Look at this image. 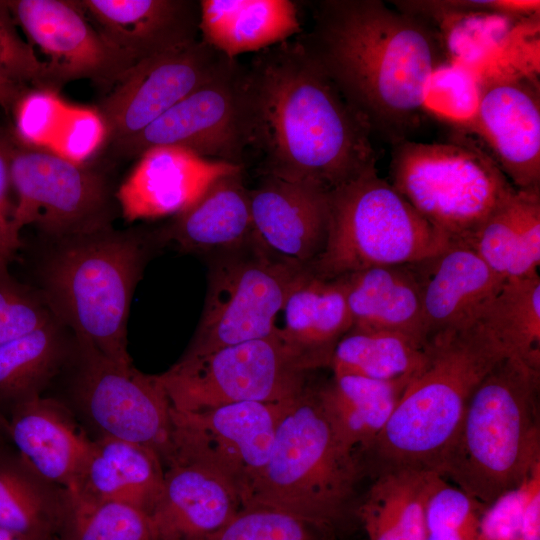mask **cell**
<instances>
[{
	"label": "cell",
	"instance_id": "obj_1",
	"mask_svg": "<svg viewBox=\"0 0 540 540\" xmlns=\"http://www.w3.org/2000/svg\"><path fill=\"white\" fill-rule=\"evenodd\" d=\"M313 27L296 36L365 122L392 144L419 125L444 47L421 17L379 0L311 3Z\"/></svg>",
	"mask_w": 540,
	"mask_h": 540
},
{
	"label": "cell",
	"instance_id": "obj_2",
	"mask_svg": "<svg viewBox=\"0 0 540 540\" xmlns=\"http://www.w3.org/2000/svg\"><path fill=\"white\" fill-rule=\"evenodd\" d=\"M248 68L262 176L330 192L376 166L369 128L296 37L255 53Z\"/></svg>",
	"mask_w": 540,
	"mask_h": 540
},
{
	"label": "cell",
	"instance_id": "obj_3",
	"mask_svg": "<svg viewBox=\"0 0 540 540\" xmlns=\"http://www.w3.org/2000/svg\"><path fill=\"white\" fill-rule=\"evenodd\" d=\"M540 369L505 357L469 397L438 474L484 505L540 467Z\"/></svg>",
	"mask_w": 540,
	"mask_h": 540
},
{
	"label": "cell",
	"instance_id": "obj_4",
	"mask_svg": "<svg viewBox=\"0 0 540 540\" xmlns=\"http://www.w3.org/2000/svg\"><path fill=\"white\" fill-rule=\"evenodd\" d=\"M505 357L504 349L479 320L431 338L422 363L368 453L379 463L380 472L438 473L470 395Z\"/></svg>",
	"mask_w": 540,
	"mask_h": 540
},
{
	"label": "cell",
	"instance_id": "obj_5",
	"mask_svg": "<svg viewBox=\"0 0 540 540\" xmlns=\"http://www.w3.org/2000/svg\"><path fill=\"white\" fill-rule=\"evenodd\" d=\"M60 244L42 274V298L53 317L73 329L79 346L132 363L127 320L145 260L142 239L109 227Z\"/></svg>",
	"mask_w": 540,
	"mask_h": 540
},
{
	"label": "cell",
	"instance_id": "obj_6",
	"mask_svg": "<svg viewBox=\"0 0 540 540\" xmlns=\"http://www.w3.org/2000/svg\"><path fill=\"white\" fill-rule=\"evenodd\" d=\"M360 472L359 456L334 433L319 386L308 384L280 419L267 463L243 508L279 510L327 527L345 514Z\"/></svg>",
	"mask_w": 540,
	"mask_h": 540
},
{
	"label": "cell",
	"instance_id": "obj_7",
	"mask_svg": "<svg viewBox=\"0 0 540 540\" xmlns=\"http://www.w3.org/2000/svg\"><path fill=\"white\" fill-rule=\"evenodd\" d=\"M330 218L325 248L310 271L335 279L366 268L403 265L450 245L372 167L329 192Z\"/></svg>",
	"mask_w": 540,
	"mask_h": 540
},
{
	"label": "cell",
	"instance_id": "obj_8",
	"mask_svg": "<svg viewBox=\"0 0 540 540\" xmlns=\"http://www.w3.org/2000/svg\"><path fill=\"white\" fill-rule=\"evenodd\" d=\"M390 175L426 221L463 246L516 191L491 156L471 144L395 143Z\"/></svg>",
	"mask_w": 540,
	"mask_h": 540
},
{
	"label": "cell",
	"instance_id": "obj_9",
	"mask_svg": "<svg viewBox=\"0 0 540 540\" xmlns=\"http://www.w3.org/2000/svg\"><path fill=\"white\" fill-rule=\"evenodd\" d=\"M313 370L275 332L202 356H183L158 377L174 410L197 411L239 402L295 399Z\"/></svg>",
	"mask_w": 540,
	"mask_h": 540
},
{
	"label": "cell",
	"instance_id": "obj_10",
	"mask_svg": "<svg viewBox=\"0 0 540 540\" xmlns=\"http://www.w3.org/2000/svg\"><path fill=\"white\" fill-rule=\"evenodd\" d=\"M256 94L248 66L227 62L133 138L111 148L119 157H140L158 146H177L198 156L243 166L254 150Z\"/></svg>",
	"mask_w": 540,
	"mask_h": 540
},
{
	"label": "cell",
	"instance_id": "obj_11",
	"mask_svg": "<svg viewBox=\"0 0 540 540\" xmlns=\"http://www.w3.org/2000/svg\"><path fill=\"white\" fill-rule=\"evenodd\" d=\"M215 263L205 305L184 357L268 337L290 291L309 269L278 260L253 240Z\"/></svg>",
	"mask_w": 540,
	"mask_h": 540
},
{
	"label": "cell",
	"instance_id": "obj_12",
	"mask_svg": "<svg viewBox=\"0 0 540 540\" xmlns=\"http://www.w3.org/2000/svg\"><path fill=\"white\" fill-rule=\"evenodd\" d=\"M10 179L17 196L11 227L19 238L27 225L60 240L110 227L107 181L84 164L17 141Z\"/></svg>",
	"mask_w": 540,
	"mask_h": 540
},
{
	"label": "cell",
	"instance_id": "obj_13",
	"mask_svg": "<svg viewBox=\"0 0 540 540\" xmlns=\"http://www.w3.org/2000/svg\"><path fill=\"white\" fill-rule=\"evenodd\" d=\"M295 399L239 402L197 411L172 408L168 458L190 460L216 472L238 490L243 506L267 463L278 423Z\"/></svg>",
	"mask_w": 540,
	"mask_h": 540
},
{
	"label": "cell",
	"instance_id": "obj_14",
	"mask_svg": "<svg viewBox=\"0 0 540 540\" xmlns=\"http://www.w3.org/2000/svg\"><path fill=\"white\" fill-rule=\"evenodd\" d=\"M77 401L101 436L145 446L162 462L171 452L172 406L158 375L81 347Z\"/></svg>",
	"mask_w": 540,
	"mask_h": 540
},
{
	"label": "cell",
	"instance_id": "obj_15",
	"mask_svg": "<svg viewBox=\"0 0 540 540\" xmlns=\"http://www.w3.org/2000/svg\"><path fill=\"white\" fill-rule=\"evenodd\" d=\"M228 59L199 38L135 63L97 107L106 126L105 144L112 148L139 134Z\"/></svg>",
	"mask_w": 540,
	"mask_h": 540
},
{
	"label": "cell",
	"instance_id": "obj_16",
	"mask_svg": "<svg viewBox=\"0 0 540 540\" xmlns=\"http://www.w3.org/2000/svg\"><path fill=\"white\" fill-rule=\"evenodd\" d=\"M7 3L30 43L48 57L45 61L57 89L87 79L110 91L136 63L90 24L77 1Z\"/></svg>",
	"mask_w": 540,
	"mask_h": 540
},
{
	"label": "cell",
	"instance_id": "obj_17",
	"mask_svg": "<svg viewBox=\"0 0 540 540\" xmlns=\"http://www.w3.org/2000/svg\"><path fill=\"white\" fill-rule=\"evenodd\" d=\"M481 81L469 129L484 140L516 189L540 187L539 86L522 73Z\"/></svg>",
	"mask_w": 540,
	"mask_h": 540
},
{
	"label": "cell",
	"instance_id": "obj_18",
	"mask_svg": "<svg viewBox=\"0 0 540 540\" xmlns=\"http://www.w3.org/2000/svg\"><path fill=\"white\" fill-rule=\"evenodd\" d=\"M249 198L256 244L278 260L310 269L327 242L329 192L262 176Z\"/></svg>",
	"mask_w": 540,
	"mask_h": 540
},
{
	"label": "cell",
	"instance_id": "obj_19",
	"mask_svg": "<svg viewBox=\"0 0 540 540\" xmlns=\"http://www.w3.org/2000/svg\"><path fill=\"white\" fill-rule=\"evenodd\" d=\"M410 266L419 287L428 341L475 322L505 282L463 245L450 244Z\"/></svg>",
	"mask_w": 540,
	"mask_h": 540
},
{
	"label": "cell",
	"instance_id": "obj_20",
	"mask_svg": "<svg viewBox=\"0 0 540 540\" xmlns=\"http://www.w3.org/2000/svg\"><path fill=\"white\" fill-rule=\"evenodd\" d=\"M238 165L202 158L177 146L145 151L121 184L116 199L128 221L178 215L220 175Z\"/></svg>",
	"mask_w": 540,
	"mask_h": 540
},
{
	"label": "cell",
	"instance_id": "obj_21",
	"mask_svg": "<svg viewBox=\"0 0 540 540\" xmlns=\"http://www.w3.org/2000/svg\"><path fill=\"white\" fill-rule=\"evenodd\" d=\"M243 508L238 490L211 469L179 457L164 462L151 513L159 540H208Z\"/></svg>",
	"mask_w": 540,
	"mask_h": 540
},
{
	"label": "cell",
	"instance_id": "obj_22",
	"mask_svg": "<svg viewBox=\"0 0 540 540\" xmlns=\"http://www.w3.org/2000/svg\"><path fill=\"white\" fill-rule=\"evenodd\" d=\"M100 33L136 63L200 37V4L194 0L77 1Z\"/></svg>",
	"mask_w": 540,
	"mask_h": 540
},
{
	"label": "cell",
	"instance_id": "obj_23",
	"mask_svg": "<svg viewBox=\"0 0 540 540\" xmlns=\"http://www.w3.org/2000/svg\"><path fill=\"white\" fill-rule=\"evenodd\" d=\"M19 455L44 480L73 491L93 440L59 402L36 396L13 406L8 424Z\"/></svg>",
	"mask_w": 540,
	"mask_h": 540
},
{
	"label": "cell",
	"instance_id": "obj_24",
	"mask_svg": "<svg viewBox=\"0 0 540 540\" xmlns=\"http://www.w3.org/2000/svg\"><path fill=\"white\" fill-rule=\"evenodd\" d=\"M351 318L342 277L324 279L307 270L286 298L275 324L278 336L314 367H330Z\"/></svg>",
	"mask_w": 540,
	"mask_h": 540
},
{
	"label": "cell",
	"instance_id": "obj_25",
	"mask_svg": "<svg viewBox=\"0 0 540 540\" xmlns=\"http://www.w3.org/2000/svg\"><path fill=\"white\" fill-rule=\"evenodd\" d=\"M160 238L186 251L228 252L251 243L254 227L243 166L217 177L191 207L174 216Z\"/></svg>",
	"mask_w": 540,
	"mask_h": 540
},
{
	"label": "cell",
	"instance_id": "obj_26",
	"mask_svg": "<svg viewBox=\"0 0 540 540\" xmlns=\"http://www.w3.org/2000/svg\"><path fill=\"white\" fill-rule=\"evenodd\" d=\"M12 117L17 141L84 164L106 141L107 131L97 108L70 104L57 91L31 89Z\"/></svg>",
	"mask_w": 540,
	"mask_h": 540
},
{
	"label": "cell",
	"instance_id": "obj_27",
	"mask_svg": "<svg viewBox=\"0 0 540 540\" xmlns=\"http://www.w3.org/2000/svg\"><path fill=\"white\" fill-rule=\"evenodd\" d=\"M164 465L150 448L100 436L71 494L90 500L118 501L151 516L162 492Z\"/></svg>",
	"mask_w": 540,
	"mask_h": 540
},
{
	"label": "cell",
	"instance_id": "obj_28",
	"mask_svg": "<svg viewBox=\"0 0 540 540\" xmlns=\"http://www.w3.org/2000/svg\"><path fill=\"white\" fill-rule=\"evenodd\" d=\"M341 277L351 328L397 332L427 344L419 287L410 263L370 267Z\"/></svg>",
	"mask_w": 540,
	"mask_h": 540
},
{
	"label": "cell",
	"instance_id": "obj_29",
	"mask_svg": "<svg viewBox=\"0 0 540 540\" xmlns=\"http://www.w3.org/2000/svg\"><path fill=\"white\" fill-rule=\"evenodd\" d=\"M200 38L230 59L300 35L290 0H200Z\"/></svg>",
	"mask_w": 540,
	"mask_h": 540
},
{
	"label": "cell",
	"instance_id": "obj_30",
	"mask_svg": "<svg viewBox=\"0 0 540 540\" xmlns=\"http://www.w3.org/2000/svg\"><path fill=\"white\" fill-rule=\"evenodd\" d=\"M466 247L505 280L538 273L540 187L516 189L480 225Z\"/></svg>",
	"mask_w": 540,
	"mask_h": 540
},
{
	"label": "cell",
	"instance_id": "obj_31",
	"mask_svg": "<svg viewBox=\"0 0 540 540\" xmlns=\"http://www.w3.org/2000/svg\"><path fill=\"white\" fill-rule=\"evenodd\" d=\"M409 377L377 380L333 375L319 386L320 397L340 443L357 456L369 453L389 421Z\"/></svg>",
	"mask_w": 540,
	"mask_h": 540
},
{
	"label": "cell",
	"instance_id": "obj_32",
	"mask_svg": "<svg viewBox=\"0 0 540 540\" xmlns=\"http://www.w3.org/2000/svg\"><path fill=\"white\" fill-rule=\"evenodd\" d=\"M69 491L41 478L19 455L0 457V528L29 540H62Z\"/></svg>",
	"mask_w": 540,
	"mask_h": 540
},
{
	"label": "cell",
	"instance_id": "obj_33",
	"mask_svg": "<svg viewBox=\"0 0 540 540\" xmlns=\"http://www.w3.org/2000/svg\"><path fill=\"white\" fill-rule=\"evenodd\" d=\"M508 357L540 369V276L507 279L478 319Z\"/></svg>",
	"mask_w": 540,
	"mask_h": 540
},
{
	"label": "cell",
	"instance_id": "obj_34",
	"mask_svg": "<svg viewBox=\"0 0 540 540\" xmlns=\"http://www.w3.org/2000/svg\"><path fill=\"white\" fill-rule=\"evenodd\" d=\"M426 345L397 332L350 328L337 343L330 367L333 375L377 380L405 378L422 363Z\"/></svg>",
	"mask_w": 540,
	"mask_h": 540
},
{
	"label": "cell",
	"instance_id": "obj_35",
	"mask_svg": "<svg viewBox=\"0 0 540 540\" xmlns=\"http://www.w3.org/2000/svg\"><path fill=\"white\" fill-rule=\"evenodd\" d=\"M56 323L0 344V403L40 396L57 373L65 348Z\"/></svg>",
	"mask_w": 540,
	"mask_h": 540
},
{
	"label": "cell",
	"instance_id": "obj_36",
	"mask_svg": "<svg viewBox=\"0 0 540 540\" xmlns=\"http://www.w3.org/2000/svg\"><path fill=\"white\" fill-rule=\"evenodd\" d=\"M70 494L62 540H159L151 516L118 501L90 500Z\"/></svg>",
	"mask_w": 540,
	"mask_h": 540
},
{
	"label": "cell",
	"instance_id": "obj_37",
	"mask_svg": "<svg viewBox=\"0 0 540 540\" xmlns=\"http://www.w3.org/2000/svg\"><path fill=\"white\" fill-rule=\"evenodd\" d=\"M481 91L482 81L475 67L445 61L430 77L424 97V112L469 128L478 108Z\"/></svg>",
	"mask_w": 540,
	"mask_h": 540
},
{
	"label": "cell",
	"instance_id": "obj_38",
	"mask_svg": "<svg viewBox=\"0 0 540 540\" xmlns=\"http://www.w3.org/2000/svg\"><path fill=\"white\" fill-rule=\"evenodd\" d=\"M10 260L0 256V344L56 320L43 298L11 275Z\"/></svg>",
	"mask_w": 540,
	"mask_h": 540
},
{
	"label": "cell",
	"instance_id": "obj_39",
	"mask_svg": "<svg viewBox=\"0 0 540 540\" xmlns=\"http://www.w3.org/2000/svg\"><path fill=\"white\" fill-rule=\"evenodd\" d=\"M17 25L7 1L0 0V74L32 89L57 91L47 62L37 56Z\"/></svg>",
	"mask_w": 540,
	"mask_h": 540
},
{
	"label": "cell",
	"instance_id": "obj_40",
	"mask_svg": "<svg viewBox=\"0 0 540 540\" xmlns=\"http://www.w3.org/2000/svg\"><path fill=\"white\" fill-rule=\"evenodd\" d=\"M313 527L315 526L279 510L242 508L226 526L208 540H318Z\"/></svg>",
	"mask_w": 540,
	"mask_h": 540
},
{
	"label": "cell",
	"instance_id": "obj_41",
	"mask_svg": "<svg viewBox=\"0 0 540 540\" xmlns=\"http://www.w3.org/2000/svg\"><path fill=\"white\" fill-rule=\"evenodd\" d=\"M530 478L485 506L480 517L477 540H521L522 517L528 498Z\"/></svg>",
	"mask_w": 540,
	"mask_h": 540
},
{
	"label": "cell",
	"instance_id": "obj_42",
	"mask_svg": "<svg viewBox=\"0 0 540 540\" xmlns=\"http://www.w3.org/2000/svg\"><path fill=\"white\" fill-rule=\"evenodd\" d=\"M17 145L12 130L0 126V256L12 258L21 240L11 227L13 205L9 203L10 166Z\"/></svg>",
	"mask_w": 540,
	"mask_h": 540
},
{
	"label": "cell",
	"instance_id": "obj_43",
	"mask_svg": "<svg viewBox=\"0 0 540 540\" xmlns=\"http://www.w3.org/2000/svg\"><path fill=\"white\" fill-rule=\"evenodd\" d=\"M358 515L369 540H406L386 501L374 484L359 506Z\"/></svg>",
	"mask_w": 540,
	"mask_h": 540
},
{
	"label": "cell",
	"instance_id": "obj_44",
	"mask_svg": "<svg viewBox=\"0 0 540 540\" xmlns=\"http://www.w3.org/2000/svg\"><path fill=\"white\" fill-rule=\"evenodd\" d=\"M521 540H540V469L531 480L522 517Z\"/></svg>",
	"mask_w": 540,
	"mask_h": 540
},
{
	"label": "cell",
	"instance_id": "obj_45",
	"mask_svg": "<svg viewBox=\"0 0 540 540\" xmlns=\"http://www.w3.org/2000/svg\"><path fill=\"white\" fill-rule=\"evenodd\" d=\"M31 89L0 74V108L12 116L18 102Z\"/></svg>",
	"mask_w": 540,
	"mask_h": 540
},
{
	"label": "cell",
	"instance_id": "obj_46",
	"mask_svg": "<svg viewBox=\"0 0 540 540\" xmlns=\"http://www.w3.org/2000/svg\"><path fill=\"white\" fill-rule=\"evenodd\" d=\"M478 528L437 527L427 530L426 540H477Z\"/></svg>",
	"mask_w": 540,
	"mask_h": 540
},
{
	"label": "cell",
	"instance_id": "obj_47",
	"mask_svg": "<svg viewBox=\"0 0 540 540\" xmlns=\"http://www.w3.org/2000/svg\"><path fill=\"white\" fill-rule=\"evenodd\" d=\"M0 540H29L21 535L0 528Z\"/></svg>",
	"mask_w": 540,
	"mask_h": 540
}]
</instances>
